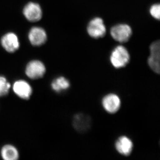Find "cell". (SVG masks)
Masks as SVG:
<instances>
[{"label":"cell","mask_w":160,"mask_h":160,"mask_svg":"<svg viewBox=\"0 0 160 160\" xmlns=\"http://www.w3.org/2000/svg\"><path fill=\"white\" fill-rule=\"evenodd\" d=\"M130 60L128 50L122 46H118L111 52L110 61L112 65L116 69H120L125 67Z\"/></svg>","instance_id":"6da1fadb"},{"label":"cell","mask_w":160,"mask_h":160,"mask_svg":"<svg viewBox=\"0 0 160 160\" xmlns=\"http://www.w3.org/2000/svg\"><path fill=\"white\" fill-rule=\"evenodd\" d=\"M111 36L116 41L121 43L128 42L132 34L131 28L126 24H118L111 28Z\"/></svg>","instance_id":"7a4b0ae2"},{"label":"cell","mask_w":160,"mask_h":160,"mask_svg":"<svg viewBox=\"0 0 160 160\" xmlns=\"http://www.w3.org/2000/svg\"><path fill=\"white\" fill-rule=\"evenodd\" d=\"M45 65L41 61L33 60L29 62L26 67V73L28 78L32 80L41 78L46 73Z\"/></svg>","instance_id":"3957f363"},{"label":"cell","mask_w":160,"mask_h":160,"mask_svg":"<svg viewBox=\"0 0 160 160\" xmlns=\"http://www.w3.org/2000/svg\"><path fill=\"white\" fill-rule=\"evenodd\" d=\"M102 104L103 109L106 112L109 114H114L121 108V99L118 95L109 93L103 97Z\"/></svg>","instance_id":"277c9868"},{"label":"cell","mask_w":160,"mask_h":160,"mask_svg":"<svg viewBox=\"0 0 160 160\" xmlns=\"http://www.w3.org/2000/svg\"><path fill=\"white\" fill-rule=\"evenodd\" d=\"M87 32L94 38L104 37L106 33V28L103 20L100 18H95L90 21L87 26Z\"/></svg>","instance_id":"5b68a950"},{"label":"cell","mask_w":160,"mask_h":160,"mask_svg":"<svg viewBox=\"0 0 160 160\" xmlns=\"http://www.w3.org/2000/svg\"><path fill=\"white\" fill-rule=\"evenodd\" d=\"M160 43L157 41L151 44L150 46V55L148 60V65L155 73H160Z\"/></svg>","instance_id":"8992f818"},{"label":"cell","mask_w":160,"mask_h":160,"mask_svg":"<svg viewBox=\"0 0 160 160\" xmlns=\"http://www.w3.org/2000/svg\"><path fill=\"white\" fill-rule=\"evenodd\" d=\"M92 120L88 115L82 113L76 114L72 120V126L80 133H84L91 128Z\"/></svg>","instance_id":"52a82bcc"},{"label":"cell","mask_w":160,"mask_h":160,"mask_svg":"<svg viewBox=\"0 0 160 160\" xmlns=\"http://www.w3.org/2000/svg\"><path fill=\"white\" fill-rule=\"evenodd\" d=\"M23 12L25 17L29 22H38L42 16V8L38 3H28L24 7Z\"/></svg>","instance_id":"ba28073f"},{"label":"cell","mask_w":160,"mask_h":160,"mask_svg":"<svg viewBox=\"0 0 160 160\" xmlns=\"http://www.w3.org/2000/svg\"><path fill=\"white\" fill-rule=\"evenodd\" d=\"M12 89L18 96L24 100L29 99L32 94V89L31 86L24 80L16 81L13 84Z\"/></svg>","instance_id":"9c48e42d"},{"label":"cell","mask_w":160,"mask_h":160,"mask_svg":"<svg viewBox=\"0 0 160 160\" xmlns=\"http://www.w3.org/2000/svg\"><path fill=\"white\" fill-rule=\"evenodd\" d=\"M133 145L129 138L125 136L120 137L116 141L115 147L119 154L124 156H129L131 154Z\"/></svg>","instance_id":"30bf717a"},{"label":"cell","mask_w":160,"mask_h":160,"mask_svg":"<svg viewBox=\"0 0 160 160\" xmlns=\"http://www.w3.org/2000/svg\"><path fill=\"white\" fill-rule=\"evenodd\" d=\"M1 44L8 52L12 53L18 49L20 42L17 36L13 32H8L1 39Z\"/></svg>","instance_id":"8fae6325"},{"label":"cell","mask_w":160,"mask_h":160,"mask_svg":"<svg viewBox=\"0 0 160 160\" xmlns=\"http://www.w3.org/2000/svg\"><path fill=\"white\" fill-rule=\"evenodd\" d=\"M28 37L32 45L35 46H41L45 44L47 39L46 32L39 27L32 28L29 31Z\"/></svg>","instance_id":"7c38bea8"},{"label":"cell","mask_w":160,"mask_h":160,"mask_svg":"<svg viewBox=\"0 0 160 160\" xmlns=\"http://www.w3.org/2000/svg\"><path fill=\"white\" fill-rule=\"evenodd\" d=\"M1 156L5 160H16L18 159V152L14 146L6 145L3 146L1 151Z\"/></svg>","instance_id":"4fadbf2b"},{"label":"cell","mask_w":160,"mask_h":160,"mask_svg":"<svg viewBox=\"0 0 160 160\" xmlns=\"http://www.w3.org/2000/svg\"><path fill=\"white\" fill-rule=\"evenodd\" d=\"M51 86L53 91L56 92H61L69 89L70 84L66 78L64 77H59L53 80Z\"/></svg>","instance_id":"5bb4252c"},{"label":"cell","mask_w":160,"mask_h":160,"mask_svg":"<svg viewBox=\"0 0 160 160\" xmlns=\"http://www.w3.org/2000/svg\"><path fill=\"white\" fill-rule=\"evenodd\" d=\"M10 87L11 85L6 78L0 76V98L6 96L9 93Z\"/></svg>","instance_id":"9a60e30c"},{"label":"cell","mask_w":160,"mask_h":160,"mask_svg":"<svg viewBox=\"0 0 160 160\" xmlns=\"http://www.w3.org/2000/svg\"><path fill=\"white\" fill-rule=\"evenodd\" d=\"M149 12L152 16L156 19L159 20L160 18V6L159 4L152 5L149 9Z\"/></svg>","instance_id":"2e32d148"}]
</instances>
